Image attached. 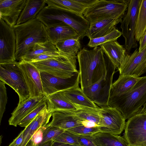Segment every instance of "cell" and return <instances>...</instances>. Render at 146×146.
<instances>
[{
	"instance_id": "6da1fadb",
	"label": "cell",
	"mask_w": 146,
	"mask_h": 146,
	"mask_svg": "<svg viewBox=\"0 0 146 146\" xmlns=\"http://www.w3.org/2000/svg\"><path fill=\"white\" fill-rule=\"evenodd\" d=\"M77 57L82 90L95 83L106 74L109 59L107 60L100 47L90 50L83 48Z\"/></svg>"
},
{
	"instance_id": "7a4b0ae2",
	"label": "cell",
	"mask_w": 146,
	"mask_h": 146,
	"mask_svg": "<svg viewBox=\"0 0 146 146\" xmlns=\"http://www.w3.org/2000/svg\"><path fill=\"white\" fill-rule=\"evenodd\" d=\"M36 18L48 28L65 23L76 31L80 39L86 36L90 26V23L83 15L48 5L43 8Z\"/></svg>"
},
{
	"instance_id": "3957f363",
	"label": "cell",
	"mask_w": 146,
	"mask_h": 146,
	"mask_svg": "<svg viewBox=\"0 0 146 146\" xmlns=\"http://www.w3.org/2000/svg\"><path fill=\"white\" fill-rule=\"evenodd\" d=\"M16 38V61H19L27 50L35 44L48 40L46 27L35 18L13 27Z\"/></svg>"
},
{
	"instance_id": "277c9868",
	"label": "cell",
	"mask_w": 146,
	"mask_h": 146,
	"mask_svg": "<svg viewBox=\"0 0 146 146\" xmlns=\"http://www.w3.org/2000/svg\"><path fill=\"white\" fill-rule=\"evenodd\" d=\"M146 103V76L141 77L129 91L111 96L108 106L117 109L126 120L139 113Z\"/></svg>"
},
{
	"instance_id": "5b68a950",
	"label": "cell",
	"mask_w": 146,
	"mask_h": 146,
	"mask_svg": "<svg viewBox=\"0 0 146 146\" xmlns=\"http://www.w3.org/2000/svg\"><path fill=\"white\" fill-rule=\"evenodd\" d=\"M130 0H98L83 15L90 23L105 19L122 18Z\"/></svg>"
},
{
	"instance_id": "8992f818",
	"label": "cell",
	"mask_w": 146,
	"mask_h": 146,
	"mask_svg": "<svg viewBox=\"0 0 146 146\" xmlns=\"http://www.w3.org/2000/svg\"><path fill=\"white\" fill-rule=\"evenodd\" d=\"M0 80L17 93L19 98L18 104L30 97L28 88L19 62L0 64Z\"/></svg>"
},
{
	"instance_id": "52a82bcc",
	"label": "cell",
	"mask_w": 146,
	"mask_h": 146,
	"mask_svg": "<svg viewBox=\"0 0 146 146\" xmlns=\"http://www.w3.org/2000/svg\"><path fill=\"white\" fill-rule=\"evenodd\" d=\"M116 68L109 59L106 74L95 83L82 90L92 102L100 107L108 106Z\"/></svg>"
},
{
	"instance_id": "ba28073f",
	"label": "cell",
	"mask_w": 146,
	"mask_h": 146,
	"mask_svg": "<svg viewBox=\"0 0 146 146\" xmlns=\"http://www.w3.org/2000/svg\"><path fill=\"white\" fill-rule=\"evenodd\" d=\"M76 58L69 56L31 63L40 71L45 72L54 76L67 78L73 76L78 71Z\"/></svg>"
},
{
	"instance_id": "9c48e42d",
	"label": "cell",
	"mask_w": 146,
	"mask_h": 146,
	"mask_svg": "<svg viewBox=\"0 0 146 146\" xmlns=\"http://www.w3.org/2000/svg\"><path fill=\"white\" fill-rule=\"evenodd\" d=\"M141 0H130L127 13L120 22L122 35L125 40V48L128 54L132 48L138 46L135 38V30Z\"/></svg>"
},
{
	"instance_id": "30bf717a",
	"label": "cell",
	"mask_w": 146,
	"mask_h": 146,
	"mask_svg": "<svg viewBox=\"0 0 146 146\" xmlns=\"http://www.w3.org/2000/svg\"><path fill=\"white\" fill-rule=\"evenodd\" d=\"M123 136L129 145L146 146V112L139 113L126 122Z\"/></svg>"
},
{
	"instance_id": "8fae6325",
	"label": "cell",
	"mask_w": 146,
	"mask_h": 146,
	"mask_svg": "<svg viewBox=\"0 0 146 146\" xmlns=\"http://www.w3.org/2000/svg\"><path fill=\"white\" fill-rule=\"evenodd\" d=\"M99 110L101 132L120 134L124 130L126 122L122 113L109 106L99 107Z\"/></svg>"
},
{
	"instance_id": "7c38bea8",
	"label": "cell",
	"mask_w": 146,
	"mask_h": 146,
	"mask_svg": "<svg viewBox=\"0 0 146 146\" xmlns=\"http://www.w3.org/2000/svg\"><path fill=\"white\" fill-rule=\"evenodd\" d=\"M43 93L47 96L59 92L79 86L80 74L79 71L71 77L60 78L46 72L40 71Z\"/></svg>"
},
{
	"instance_id": "4fadbf2b",
	"label": "cell",
	"mask_w": 146,
	"mask_h": 146,
	"mask_svg": "<svg viewBox=\"0 0 146 146\" xmlns=\"http://www.w3.org/2000/svg\"><path fill=\"white\" fill-rule=\"evenodd\" d=\"M16 38L13 27L0 19V64L16 61Z\"/></svg>"
},
{
	"instance_id": "5bb4252c",
	"label": "cell",
	"mask_w": 146,
	"mask_h": 146,
	"mask_svg": "<svg viewBox=\"0 0 146 146\" xmlns=\"http://www.w3.org/2000/svg\"><path fill=\"white\" fill-rule=\"evenodd\" d=\"M118 70L119 75H128L136 77H140L146 73V47L140 52L137 49L132 54H127Z\"/></svg>"
},
{
	"instance_id": "9a60e30c",
	"label": "cell",
	"mask_w": 146,
	"mask_h": 146,
	"mask_svg": "<svg viewBox=\"0 0 146 146\" xmlns=\"http://www.w3.org/2000/svg\"><path fill=\"white\" fill-rule=\"evenodd\" d=\"M19 64L28 88L30 97L44 96L39 70L30 62H20Z\"/></svg>"
},
{
	"instance_id": "2e32d148",
	"label": "cell",
	"mask_w": 146,
	"mask_h": 146,
	"mask_svg": "<svg viewBox=\"0 0 146 146\" xmlns=\"http://www.w3.org/2000/svg\"><path fill=\"white\" fill-rule=\"evenodd\" d=\"M27 0H0V19L13 27L17 24Z\"/></svg>"
},
{
	"instance_id": "e0dca14e",
	"label": "cell",
	"mask_w": 146,
	"mask_h": 146,
	"mask_svg": "<svg viewBox=\"0 0 146 146\" xmlns=\"http://www.w3.org/2000/svg\"><path fill=\"white\" fill-rule=\"evenodd\" d=\"M74 110H56L52 112L51 121L45 127H55L66 131L71 128L83 125L74 113Z\"/></svg>"
},
{
	"instance_id": "ac0fdd59",
	"label": "cell",
	"mask_w": 146,
	"mask_h": 146,
	"mask_svg": "<svg viewBox=\"0 0 146 146\" xmlns=\"http://www.w3.org/2000/svg\"><path fill=\"white\" fill-rule=\"evenodd\" d=\"M46 97L45 95L36 97H29L18 104L9 119V124L17 127L19 123L30 112L35 108Z\"/></svg>"
},
{
	"instance_id": "d6986e66",
	"label": "cell",
	"mask_w": 146,
	"mask_h": 146,
	"mask_svg": "<svg viewBox=\"0 0 146 146\" xmlns=\"http://www.w3.org/2000/svg\"><path fill=\"white\" fill-rule=\"evenodd\" d=\"M100 46L115 68H119L128 54L125 48L117 40L107 42Z\"/></svg>"
},
{
	"instance_id": "ffe728a7",
	"label": "cell",
	"mask_w": 146,
	"mask_h": 146,
	"mask_svg": "<svg viewBox=\"0 0 146 146\" xmlns=\"http://www.w3.org/2000/svg\"><path fill=\"white\" fill-rule=\"evenodd\" d=\"M98 0H46L47 5L83 15L85 10Z\"/></svg>"
},
{
	"instance_id": "44dd1931",
	"label": "cell",
	"mask_w": 146,
	"mask_h": 146,
	"mask_svg": "<svg viewBox=\"0 0 146 146\" xmlns=\"http://www.w3.org/2000/svg\"><path fill=\"white\" fill-rule=\"evenodd\" d=\"M48 40L55 45L58 42L70 38H80L78 33L67 24L62 23L54 26L46 27Z\"/></svg>"
},
{
	"instance_id": "7402d4cb",
	"label": "cell",
	"mask_w": 146,
	"mask_h": 146,
	"mask_svg": "<svg viewBox=\"0 0 146 146\" xmlns=\"http://www.w3.org/2000/svg\"><path fill=\"white\" fill-rule=\"evenodd\" d=\"M122 18L105 19L90 23L86 36L90 39L108 35L115 28V25L121 22Z\"/></svg>"
},
{
	"instance_id": "603a6c76",
	"label": "cell",
	"mask_w": 146,
	"mask_h": 146,
	"mask_svg": "<svg viewBox=\"0 0 146 146\" xmlns=\"http://www.w3.org/2000/svg\"><path fill=\"white\" fill-rule=\"evenodd\" d=\"M51 116L52 112L48 111L47 107L41 111L31 123L25 128L23 140L20 146H25L36 131L48 123Z\"/></svg>"
},
{
	"instance_id": "cb8c5ba5",
	"label": "cell",
	"mask_w": 146,
	"mask_h": 146,
	"mask_svg": "<svg viewBox=\"0 0 146 146\" xmlns=\"http://www.w3.org/2000/svg\"><path fill=\"white\" fill-rule=\"evenodd\" d=\"M46 0H27L16 25L24 23L36 18L37 16L46 6Z\"/></svg>"
},
{
	"instance_id": "d4e9b609",
	"label": "cell",
	"mask_w": 146,
	"mask_h": 146,
	"mask_svg": "<svg viewBox=\"0 0 146 146\" xmlns=\"http://www.w3.org/2000/svg\"><path fill=\"white\" fill-rule=\"evenodd\" d=\"M47 109L50 112L56 110H75L76 106L71 102L60 92L46 96Z\"/></svg>"
},
{
	"instance_id": "484cf974",
	"label": "cell",
	"mask_w": 146,
	"mask_h": 146,
	"mask_svg": "<svg viewBox=\"0 0 146 146\" xmlns=\"http://www.w3.org/2000/svg\"><path fill=\"white\" fill-rule=\"evenodd\" d=\"M96 146H129L124 137L118 135L99 132L92 136Z\"/></svg>"
},
{
	"instance_id": "4316f807",
	"label": "cell",
	"mask_w": 146,
	"mask_h": 146,
	"mask_svg": "<svg viewBox=\"0 0 146 146\" xmlns=\"http://www.w3.org/2000/svg\"><path fill=\"white\" fill-rule=\"evenodd\" d=\"M128 75H119L118 79L113 83L110 96L121 95L131 90L140 79Z\"/></svg>"
},
{
	"instance_id": "83f0119b",
	"label": "cell",
	"mask_w": 146,
	"mask_h": 146,
	"mask_svg": "<svg viewBox=\"0 0 146 146\" xmlns=\"http://www.w3.org/2000/svg\"><path fill=\"white\" fill-rule=\"evenodd\" d=\"M60 92L75 104L94 108L98 107L87 97L79 87Z\"/></svg>"
},
{
	"instance_id": "f1b7e54d",
	"label": "cell",
	"mask_w": 146,
	"mask_h": 146,
	"mask_svg": "<svg viewBox=\"0 0 146 146\" xmlns=\"http://www.w3.org/2000/svg\"><path fill=\"white\" fill-rule=\"evenodd\" d=\"M57 51L58 50L55 45L48 40L44 42L36 43L27 50L18 62H30L36 56L46 52Z\"/></svg>"
},
{
	"instance_id": "f546056e",
	"label": "cell",
	"mask_w": 146,
	"mask_h": 146,
	"mask_svg": "<svg viewBox=\"0 0 146 146\" xmlns=\"http://www.w3.org/2000/svg\"><path fill=\"white\" fill-rule=\"evenodd\" d=\"M76 105L74 113L80 121H90L94 122L100 127V117L99 107L94 108Z\"/></svg>"
},
{
	"instance_id": "4dcf8cb0",
	"label": "cell",
	"mask_w": 146,
	"mask_h": 146,
	"mask_svg": "<svg viewBox=\"0 0 146 146\" xmlns=\"http://www.w3.org/2000/svg\"><path fill=\"white\" fill-rule=\"evenodd\" d=\"M80 40L79 38H69L58 42L55 45L60 52L77 58L81 48Z\"/></svg>"
},
{
	"instance_id": "1f68e13d",
	"label": "cell",
	"mask_w": 146,
	"mask_h": 146,
	"mask_svg": "<svg viewBox=\"0 0 146 146\" xmlns=\"http://www.w3.org/2000/svg\"><path fill=\"white\" fill-rule=\"evenodd\" d=\"M146 31V0H141L137 14L135 30V38L139 41Z\"/></svg>"
},
{
	"instance_id": "d6a6232c",
	"label": "cell",
	"mask_w": 146,
	"mask_h": 146,
	"mask_svg": "<svg viewBox=\"0 0 146 146\" xmlns=\"http://www.w3.org/2000/svg\"><path fill=\"white\" fill-rule=\"evenodd\" d=\"M122 35L121 32L115 28L110 33L104 36L90 39L88 46L90 47H96L107 42L117 40Z\"/></svg>"
},
{
	"instance_id": "836d02e7",
	"label": "cell",
	"mask_w": 146,
	"mask_h": 146,
	"mask_svg": "<svg viewBox=\"0 0 146 146\" xmlns=\"http://www.w3.org/2000/svg\"><path fill=\"white\" fill-rule=\"evenodd\" d=\"M47 107L46 98L35 108L30 112L19 123L18 125L26 127L28 126L38 114Z\"/></svg>"
},
{
	"instance_id": "e575fe53",
	"label": "cell",
	"mask_w": 146,
	"mask_h": 146,
	"mask_svg": "<svg viewBox=\"0 0 146 146\" xmlns=\"http://www.w3.org/2000/svg\"><path fill=\"white\" fill-rule=\"evenodd\" d=\"M66 131L76 135L90 136L101 132L98 127H89L83 125L74 127Z\"/></svg>"
},
{
	"instance_id": "d590c367",
	"label": "cell",
	"mask_w": 146,
	"mask_h": 146,
	"mask_svg": "<svg viewBox=\"0 0 146 146\" xmlns=\"http://www.w3.org/2000/svg\"><path fill=\"white\" fill-rule=\"evenodd\" d=\"M65 131L55 127H47L43 132V140L38 146H41L46 143L50 141L54 140Z\"/></svg>"
},
{
	"instance_id": "8d00e7d4",
	"label": "cell",
	"mask_w": 146,
	"mask_h": 146,
	"mask_svg": "<svg viewBox=\"0 0 146 146\" xmlns=\"http://www.w3.org/2000/svg\"><path fill=\"white\" fill-rule=\"evenodd\" d=\"M54 141L80 146L77 135L66 131L62 133Z\"/></svg>"
},
{
	"instance_id": "74e56055",
	"label": "cell",
	"mask_w": 146,
	"mask_h": 146,
	"mask_svg": "<svg viewBox=\"0 0 146 146\" xmlns=\"http://www.w3.org/2000/svg\"><path fill=\"white\" fill-rule=\"evenodd\" d=\"M5 84L0 80V124L7 103V97Z\"/></svg>"
},
{
	"instance_id": "f35d334b",
	"label": "cell",
	"mask_w": 146,
	"mask_h": 146,
	"mask_svg": "<svg viewBox=\"0 0 146 146\" xmlns=\"http://www.w3.org/2000/svg\"><path fill=\"white\" fill-rule=\"evenodd\" d=\"M45 126L40 128L32 136L31 140L33 142V146H38L42 142L44 131L46 129Z\"/></svg>"
},
{
	"instance_id": "ab89813d",
	"label": "cell",
	"mask_w": 146,
	"mask_h": 146,
	"mask_svg": "<svg viewBox=\"0 0 146 146\" xmlns=\"http://www.w3.org/2000/svg\"><path fill=\"white\" fill-rule=\"evenodd\" d=\"M76 135L80 146H96L93 141L92 136Z\"/></svg>"
},
{
	"instance_id": "60d3db41",
	"label": "cell",
	"mask_w": 146,
	"mask_h": 146,
	"mask_svg": "<svg viewBox=\"0 0 146 146\" xmlns=\"http://www.w3.org/2000/svg\"><path fill=\"white\" fill-rule=\"evenodd\" d=\"M24 131V129L10 144L9 146H20L23 140Z\"/></svg>"
},
{
	"instance_id": "b9f144b4",
	"label": "cell",
	"mask_w": 146,
	"mask_h": 146,
	"mask_svg": "<svg viewBox=\"0 0 146 146\" xmlns=\"http://www.w3.org/2000/svg\"><path fill=\"white\" fill-rule=\"evenodd\" d=\"M53 146H78L70 145L67 144L55 142L53 143Z\"/></svg>"
},
{
	"instance_id": "7bdbcfd3",
	"label": "cell",
	"mask_w": 146,
	"mask_h": 146,
	"mask_svg": "<svg viewBox=\"0 0 146 146\" xmlns=\"http://www.w3.org/2000/svg\"><path fill=\"white\" fill-rule=\"evenodd\" d=\"M53 141H50L44 143L41 146H51L54 142Z\"/></svg>"
},
{
	"instance_id": "ee69618b",
	"label": "cell",
	"mask_w": 146,
	"mask_h": 146,
	"mask_svg": "<svg viewBox=\"0 0 146 146\" xmlns=\"http://www.w3.org/2000/svg\"><path fill=\"white\" fill-rule=\"evenodd\" d=\"M25 146H33L32 141L31 140Z\"/></svg>"
},
{
	"instance_id": "f6af8a7d",
	"label": "cell",
	"mask_w": 146,
	"mask_h": 146,
	"mask_svg": "<svg viewBox=\"0 0 146 146\" xmlns=\"http://www.w3.org/2000/svg\"><path fill=\"white\" fill-rule=\"evenodd\" d=\"M144 108L146 110V103L144 105Z\"/></svg>"
},
{
	"instance_id": "bcb514c9",
	"label": "cell",
	"mask_w": 146,
	"mask_h": 146,
	"mask_svg": "<svg viewBox=\"0 0 146 146\" xmlns=\"http://www.w3.org/2000/svg\"><path fill=\"white\" fill-rule=\"evenodd\" d=\"M53 144H52L51 145V146H53Z\"/></svg>"
},
{
	"instance_id": "7dc6e473",
	"label": "cell",
	"mask_w": 146,
	"mask_h": 146,
	"mask_svg": "<svg viewBox=\"0 0 146 146\" xmlns=\"http://www.w3.org/2000/svg\"><path fill=\"white\" fill-rule=\"evenodd\" d=\"M129 146H130V145H129Z\"/></svg>"
}]
</instances>
